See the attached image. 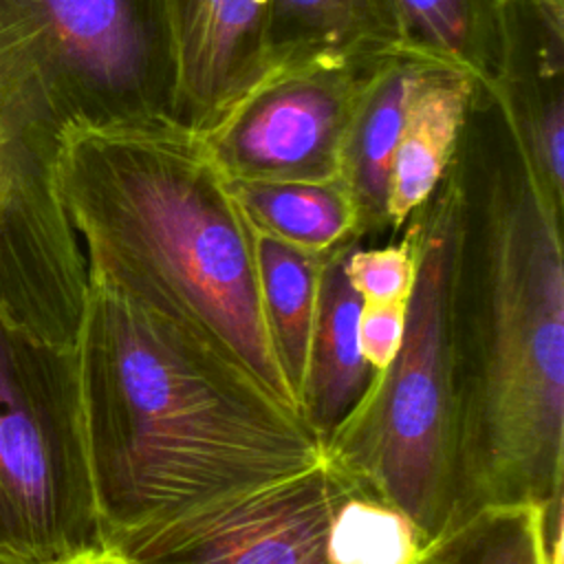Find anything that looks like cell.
<instances>
[{
  "label": "cell",
  "instance_id": "1",
  "mask_svg": "<svg viewBox=\"0 0 564 564\" xmlns=\"http://www.w3.org/2000/svg\"><path fill=\"white\" fill-rule=\"evenodd\" d=\"M443 183L454 220V531L480 509L564 491V200L491 88H474Z\"/></svg>",
  "mask_w": 564,
  "mask_h": 564
},
{
  "label": "cell",
  "instance_id": "2",
  "mask_svg": "<svg viewBox=\"0 0 564 564\" xmlns=\"http://www.w3.org/2000/svg\"><path fill=\"white\" fill-rule=\"evenodd\" d=\"M75 352L101 538L324 458L300 410L220 341L97 278Z\"/></svg>",
  "mask_w": 564,
  "mask_h": 564
},
{
  "label": "cell",
  "instance_id": "3",
  "mask_svg": "<svg viewBox=\"0 0 564 564\" xmlns=\"http://www.w3.org/2000/svg\"><path fill=\"white\" fill-rule=\"evenodd\" d=\"M55 178L88 278L200 328L300 410L264 322L256 231L200 132L170 117L66 126Z\"/></svg>",
  "mask_w": 564,
  "mask_h": 564
},
{
  "label": "cell",
  "instance_id": "4",
  "mask_svg": "<svg viewBox=\"0 0 564 564\" xmlns=\"http://www.w3.org/2000/svg\"><path fill=\"white\" fill-rule=\"evenodd\" d=\"M419 267L401 348L324 438V454L438 540L454 522V397L447 337L452 200L441 181L408 218Z\"/></svg>",
  "mask_w": 564,
  "mask_h": 564
},
{
  "label": "cell",
  "instance_id": "5",
  "mask_svg": "<svg viewBox=\"0 0 564 564\" xmlns=\"http://www.w3.org/2000/svg\"><path fill=\"white\" fill-rule=\"evenodd\" d=\"M167 0H0V121L66 126L174 119Z\"/></svg>",
  "mask_w": 564,
  "mask_h": 564
},
{
  "label": "cell",
  "instance_id": "6",
  "mask_svg": "<svg viewBox=\"0 0 564 564\" xmlns=\"http://www.w3.org/2000/svg\"><path fill=\"white\" fill-rule=\"evenodd\" d=\"M99 540L77 352L0 317V555L48 564Z\"/></svg>",
  "mask_w": 564,
  "mask_h": 564
},
{
  "label": "cell",
  "instance_id": "7",
  "mask_svg": "<svg viewBox=\"0 0 564 564\" xmlns=\"http://www.w3.org/2000/svg\"><path fill=\"white\" fill-rule=\"evenodd\" d=\"M366 489L324 458L104 535L134 564H330L326 538L341 500Z\"/></svg>",
  "mask_w": 564,
  "mask_h": 564
},
{
  "label": "cell",
  "instance_id": "8",
  "mask_svg": "<svg viewBox=\"0 0 564 564\" xmlns=\"http://www.w3.org/2000/svg\"><path fill=\"white\" fill-rule=\"evenodd\" d=\"M57 137L9 132L0 150V317L35 341L75 348L88 267L55 178Z\"/></svg>",
  "mask_w": 564,
  "mask_h": 564
},
{
  "label": "cell",
  "instance_id": "9",
  "mask_svg": "<svg viewBox=\"0 0 564 564\" xmlns=\"http://www.w3.org/2000/svg\"><path fill=\"white\" fill-rule=\"evenodd\" d=\"M381 59L273 66L209 130L200 132L223 176L229 181L339 178L355 104Z\"/></svg>",
  "mask_w": 564,
  "mask_h": 564
},
{
  "label": "cell",
  "instance_id": "10",
  "mask_svg": "<svg viewBox=\"0 0 564 564\" xmlns=\"http://www.w3.org/2000/svg\"><path fill=\"white\" fill-rule=\"evenodd\" d=\"M269 0H167L176 99L174 119L209 130L269 70Z\"/></svg>",
  "mask_w": 564,
  "mask_h": 564
},
{
  "label": "cell",
  "instance_id": "11",
  "mask_svg": "<svg viewBox=\"0 0 564 564\" xmlns=\"http://www.w3.org/2000/svg\"><path fill=\"white\" fill-rule=\"evenodd\" d=\"M427 66L410 55L381 59L355 104L344 137L339 178L357 207L361 238L390 229L388 196L394 152Z\"/></svg>",
  "mask_w": 564,
  "mask_h": 564
},
{
  "label": "cell",
  "instance_id": "12",
  "mask_svg": "<svg viewBox=\"0 0 564 564\" xmlns=\"http://www.w3.org/2000/svg\"><path fill=\"white\" fill-rule=\"evenodd\" d=\"M350 245L328 253L322 267L306 372L300 392V412L322 441L361 401L375 375L359 348L357 326L364 302L348 284L341 267V256Z\"/></svg>",
  "mask_w": 564,
  "mask_h": 564
},
{
  "label": "cell",
  "instance_id": "13",
  "mask_svg": "<svg viewBox=\"0 0 564 564\" xmlns=\"http://www.w3.org/2000/svg\"><path fill=\"white\" fill-rule=\"evenodd\" d=\"M264 48L271 68L401 55L388 0H269Z\"/></svg>",
  "mask_w": 564,
  "mask_h": 564
},
{
  "label": "cell",
  "instance_id": "14",
  "mask_svg": "<svg viewBox=\"0 0 564 564\" xmlns=\"http://www.w3.org/2000/svg\"><path fill=\"white\" fill-rule=\"evenodd\" d=\"M401 55L454 68L476 88H498L507 66L513 0H388Z\"/></svg>",
  "mask_w": 564,
  "mask_h": 564
},
{
  "label": "cell",
  "instance_id": "15",
  "mask_svg": "<svg viewBox=\"0 0 564 564\" xmlns=\"http://www.w3.org/2000/svg\"><path fill=\"white\" fill-rule=\"evenodd\" d=\"M474 88V82L454 68L427 66L410 101L394 152L388 196L390 231H401L443 181L456 152Z\"/></svg>",
  "mask_w": 564,
  "mask_h": 564
},
{
  "label": "cell",
  "instance_id": "16",
  "mask_svg": "<svg viewBox=\"0 0 564 564\" xmlns=\"http://www.w3.org/2000/svg\"><path fill=\"white\" fill-rule=\"evenodd\" d=\"M225 181L249 225L264 236L311 253L361 240L357 207L341 178Z\"/></svg>",
  "mask_w": 564,
  "mask_h": 564
},
{
  "label": "cell",
  "instance_id": "17",
  "mask_svg": "<svg viewBox=\"0 0 564 564\" xmlns=\"http://www.w3.org/2000/svg\"><path fill=\"white\" fill-rule=\"evenodd\" d=\"M326 258L328 253H311L256 231V267L264 322L297 405Z\"/></svg>",
  "mask_w": 564,
  "mask_h": 564
},
{
  "label": "cell",
  "instance_id": "18",
  "mask_svg": "<svg viewBox=\"0 0 564 564\" xmlns=\"http://www.w3.org/2000/svg\"><path fill=\"white\" fill-rule=\"evenodd\" d=\"M564 491L546 505L480 509L447 533L452 564H564Z\"/></svg>",
  "mask_w": 564,
  "mask_h": 564
},
{
  "label": "cell",
  "instance_id": "19",
  "mask_svg": "<svg viewBox=\"0 0 564 564\" xmlns=\"http://www.w3.org/2000/svg\"><path fill=\"white\" fill-rule=\"evenodd\" d=\"M432 544L410 516L359 489L337 505L326 553L330 564H419Z\"/></svg>",
  "mask_w": 564,
  "mask_h": 564
},
{
  "label": "cell",
  "instance_id": "20",
  "mask_svg": "<svg viewBox=\"0 0 564 564\" xmlns=\"http://www.w3.org/2000/svg\"><path fill=\"white\" fill-rule=\"evenodd\" d=\"M397 242L381 247L350 245L341 256L348 284L361 302H410L416 282L419 251L410 227Z\"/></svg>",
  "mask_w": 564,
  "mask_h": 564
},
{
  "label": "cell",
  "instance_id": "21",
  "mask_svg": "<svg viewBox=\"0 0 564 564\" xmlns=\"http://www.w3.org/2000/svg\"><path fill=\"white\" fill-rule=\"evenodd\" d=\"M408 302H364L359 311V348L372 372H383L397 357L405 333Z\"/></svg>",
  "mask_w": 564,
  "mask_h": 564
},
{
  "label": "cell",
  "instance_id": "22",
  "mask_svg": "<svg viewBox=\"0 0 564 564\" xmlns=\"http://www.w3.org/2000/svg\"><path fill=\"white\" fill-rule=\"evenodd\" d=\"M513 9L535 24L551 44L564 46V0H513Z\"/></svg>",
  "mask_w": 564,
  "mask_h": 564
},
{
  "label": "cell",
  "instance_id": "23",
  "mask_svg": "<svg viewBox=\"0 0 564 564\" xmlns=\"http://www.w3.org/2000/svg\"><path fill=\"white\" fill-rule=\"evenodd\" d=\"M48 564H134V562L115 544L99 540L95 544H88L70 555L48 562Z\"/></svg>",
  "mask_w": 564,
  "mask_h": 564
},
{
  "label": "cell",
  "instance_id": "24",
  "mask_svg": "<svg viewBox=\"0 0 564 564\" xmlns=\"http://www.w3.org/2000/svg\"><path fill=\"white\" fill-rule=\"evenodd\" d=\"M419 564H452L449 549H447V535L434 540V544L430 546V551L425 553V557Z\"/></svg>",
  "mask_w": 564,
  "mask_h": 564
},
{
  "label": "cell",
  "instance_id": "25",
  "mask_svg": "<svg viewBox=\"0 0 564 564\" xmlns=\"http://www.w3.org/2000/svg\"><path fill=\"white\" fill-rule=\"evenodd\" d=\"M7 139H9V130H7L4 123L0 121V150H2V145L7 143Z\"/></svg>",
  "mask_w": 564,
  "mask_h": 564
},
{
  "label": "cell",
  "instance_id": "26",
  "mask_svg": "<svg viewBox=\"0 0 564 564\" xmlns=\"http://www.w3.org/2000/svg\"><path fill=\"white\" fill-rule=\"evenodd\" d=\"M0 564H24V562H18L13 557H7V555H0Z\"/></svg>",
  "mask_w": 564,
  "mask_h": 564
}]
</instances>
